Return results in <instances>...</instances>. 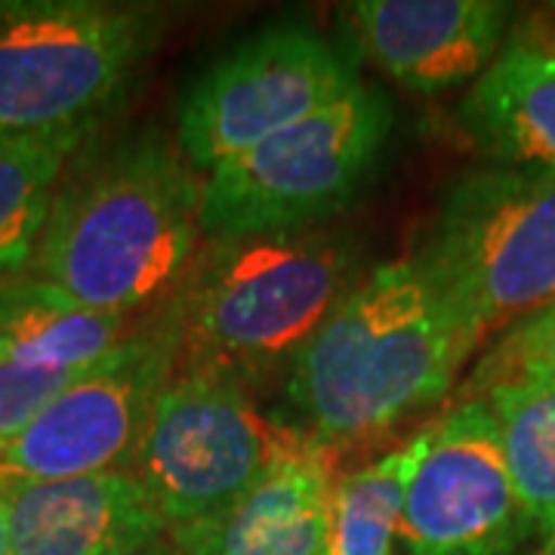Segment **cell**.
Instances as JSON below:
<instances>
[{
	"label": "cell",
	"mask_w": 555,
	"mask_h": 555,
	"mask_svg": "<svg viewBox=\"0 0 555 555\" xmlns=\"http://www.w3.org/2000/svg\"><path fill=\"white\" fill-rule=\"evenodd\" d=\"M173 367L177 337L160 306L142 318L124 346L83 371L20 436L0 444V488L127 469Z\"/></svg>",
	"instance_id": "9"
},
{
	"label": "cell",
	"mask_w": 555,
	"mask_h": 555,
	"mask_svg": "<svg viewBox=\"0 0 555 555\" xmlns=\"http://www.w3.org/2000/svg\"><path fill=\"white\" fill-rule=\"evenodd\" d=\"M13 555H139L167 525L133 473L3 485Z\"/></svg>",
	"instance_id": "13"
},
{
	"label": "cell",
	"mask_w": 555,
	"mask_h": 555,
	"mask_svg": "<svg viewBox=\"0 0 555 555\" xmlns=\"http://www.w3.org/2000/svg\"><path fill=\"white\" fill-rule=\"evenodd\" d=\"M392 102L358 83L343 100L241 152L201 185L204 238L318 229L356 198L392 133Z\"/></svg>",
	"instance_id": "6"
},
{
	"label": "cell",
	"mask_w": 555,
	"mask_h": 555,
	"mask_svg": "<svg viewBox=\"0 0 555 555\" xmlns=\"http://www.w3.org/2000/svg\"><path fill=\"white\" fill-rule=\"evenodd\" d=\"M299 429L284 426L232 379L173 371L155 398L133 473L167 531L214 516L266 469L306 451Z\"/></svg>",
	"instance_id": "7"
},
{
	"label": "cell",
	"mask_w": 555,
	"mask_h": 555,
	"mask_svg": "<svg viewBox=\"0 0 555 555\" xmlns=\"http://www.w3.org/2000/svg\"><path fill=\"white\" fill-rule=\"evenodd\" d=\"M75 152L65 142L0 137V275L31 266L56 185Z\"/></svg>",
	"instance_id": "18"
},
{
	"label": "cell",
	"mask_w": 555,
	"mask_h": 555,
	"mask_svg": "<svg viewBox=\"0 0 555 555\" xmlns=\"http://www.w3.org/2000/svg\"><path fill=\"white\" fill-rule=\"evenodd\" d=\"M543 553H546V555H555V546H553V550H543Z\"/></svg>",
	"instance_id": "23"
},
{
	"label": "cell",
	"mask_w": 555,
	"mask_h": 555,
	"mask_svg": "<svg viewBox=\"0 0 555 555\" xmlns=\"http://www.w3.org/2000/svg\"><path fill=\"white\" fill-rule=\"evenodd\" d=\"M436 420L396 451L334 478L324 555H392L408 488L436 438Z\"/></svg>",
	"instance_id": "16"
},
{
	"label": "cell",
	"mask_w": 555,
	"mask_h": 555,
	"mask_svg": "<svg viewBox=\"0 0 555 555\" xmlns=\"http://www.w3.org/2000/svg\"><path fill=\"white\" fill-rule=\"evenodd\" d=\"M456 124L494 164L555 170V3L516 13L491 65L456 105Z\"/></svg>",
	"instance_id": "12"
},
{
	"label": "cell",
	"mask_w": 555,
	"mask_h": 555,
	"mask_svg": "<svg viewBox=\"0 0 555 555\" xmlns=\"http://www.w3.org/2000/svg\"><path fill=\"white\" fill-rule=\"evenodd\" d=\"M334 456L309 444L214 516L167 531L182 555H324Z\"/></svg>",
	"instance_id": "14"
},
{
	"label": "cell",
	"mask_w": 555,
	"mask_h": 555,
	"mask_svg": "<svg viewBox=\"0 0 555 555\" xmlns=\"http://www.w3.org/2000/svg\"><path fill=\"white\" fill-rule=\"evenodd\" d=\"M537 525L509 478L485 398L454 401L436 420L398 521L408 555H513Z\"/></svg>",
	"instance_id": "10"
},
{
	"label": "cell",
	"mask_w": 555,
	"mask_h": 555,
	"mask_svg": "<svg viewBox=\"0 0 555 555\" xmlns=\"http://www.w3.org/2000/svg\"><path fill=\"white\" fill-rule=\"evenodd\" d=\"M516 20L500 0H361L352 3L364 56L420 96L476 80Z\"/></svg>",
	"instance_id": "11"
},
{
	"label": "cell",
	"mask_w": 555,
	"mask_h": 555,
	"mask_svg": "<svg viewBox=\"0 0 555 555\" xmlns=\"http://www.w3.org/2000/svg\"><path fill=\"white\" fill-rule=\"evenodd\" d=\"M139 555H182V553H179L177 546H173V543L164 537V540H160V543H155L152 550H145V553H139Z\"/></svg>",
	"instance_id": "22"
},
{
	"label": "cell",
	"mask_w": 555,
	"mask_h": 555,
	"mask_svg": "<svg viewBox=\"0 0 555 555\" xmlns=\"http://www.w3.org/2000/svg\"><path fill=\"white\" fill-rule=\"evenodd\" d=\"M164 31V10L112 0H0V137H100Z\"/></svg>",
	"instance_id": "4"
},
{
	"label": "cell",
	"mask_w": 555,
	"mask_h": 555,
	"mask_svg": "<svg viewBox=\"0 0 555 555\" xmlns=\"http://www.w3.org/2000/svg\"><path fill=\"white\" fill-rule=\"evenodd\" d=\"M139 324L142 318L93 312L31 272L0 275V358L22 367L83 374Z\"/></svg>",
	"instance_id": "15"
},
{
	"label": "cell",
	"mask_w": 555,
	"mask_h": 555,
	"mask_svg": "<svg viewBox=\"0 0 555 555\" xmlns=\"http://www.w3.org/2000/svg\"><path fill=\"white\" fill-rule=\"evenodd\" d=\"M204 177L160 130L90 139L65 164L25 272L105 315L145 318L198 250Z\"/></svg>",
	"instance_id": "1"
},
{
	"label": "cell",
	"mask_w": 555,
	"mask_h": 555,
	"mask_svg": "<svg viewBox=\"0 0 555 555\" xmlns=\"http://www.w3.org/2000/svg\"><path fill=\"white\" fill-rule=\"evenodd\" d=\"M358 83L356 65L321 35L297 25L266 28L235 43L189 87L179 105V149L207 177Z\"/></svg>",
	"instance_id": "8"
},
{
	"label": "cell",
	"mask_w": 555,
	"mask_h": 555,
	"mask_svg": "<svg viewBox=\"0 0 555 555\" xmlns=\"http://www.w3.org/2000/svg\"><path fill=\"white\" fill-rule=\"evenodd\" d=\"M361 254L343 232L204 238L164 302L177 367L254 392L287 377L299 352L361 284Z\"/></svg>",
	"instance_id": "3"
},
{
	"label": "cell",
	"mask_w": 555,
	"mask_h": 555,
	"mask_svg": "<svg viewBox=\"0 0 555 555\" xmlns=\"http://www.w3.org/2000/svg\"><path fill=\"white\" fill-rule=\"evenodd\" d=\"M509 383H537L555 389V302L496 334L491 349L456 386L454 401H473Z\"/></svg>",
	"instance_id": "19"
},
{
	"label": "cell",
	"mask_w": 555,
	"mask_h": 555,
	"mask_svg": "<svg viewBox=\"0 0 555 555\" xmlns=\"http://www.w3.org/2000/svg\"><path fill=\"white\" fill-rule=\"evenodd\" d=\"M509 478L537 525L543 550L555 546V389L509 383L485 392Z\"/></svg>",
	"instance_id": "17"
},
{
	"label": "cell",
	"mask_w": 555,
	"mask_h": 555,
	"mask_svg": "<svg viewBox=\"0 0 555 555\" xmlns=\"http://www.w3.org/2000/svg\"><path fill=\"white\" fill-rule=\"evenodd\" d=\"M80 374L35 371L0 358V444L16 438Z\"/></svg>",
	"instance_id": "20"
},
{
	"label": "cell",
	"mask_w": 555,
	"mask_h": 555,
	"mask_svg": "<svg viewBox=\"0 0 555 555\" xmlns=\"http://www.w3.org/2000/svg\"><path fill=\"white\" fill-rule=\"evenodd\" d=\"M0 555H13L10 546V518H7V500L0 494Z\"/></svg>",
	"instance_id": "21"
},
{
	"label": "cell",
	"mask_w": 555,
	"mask_h": 555,
	"mask_svg": "<svg viewBox=\"0 0 555 555\" xmlns=\"http://www.w3.org/2000/svg\"><path fill=\"white\" fill-rule=\"evenodd\" d=\"M473 352L414 257L377 266L318 327L287 374L299 436L331 456L386 436L451 396Z\"/></svg>",
	"instance_id": "2"
},
{
	"label": "cell",
	"mask_w": 555,
	"mask_h": 555,
	"mask_svg": "<svg viewBox=\"0 0 555 555\" xmlns=\"http://www.w3.org/2000/svg\"><path fill=\"white\" fill-rule=\"evenodd\" d=\"M473 346L555 302V170L491 164L444 192L416 247Z\"/></svg>",
	"instance_id": "5"
},
{
	"label": "cell",
	"mask_w": 555,
	"mask_h": 555,
	"mask_svg": "<svg viewBox=\"0 0 555 555\" xmlns=\"http://www.w3.org/2000/svg\"><path fill=\"white\" fill-rule=\"evenodd\" d=\"M537 555H546V553H543V550H540V553H537Z\"/></svg>",
	"instance_id": "24"
}]
</instances>
